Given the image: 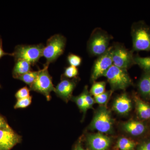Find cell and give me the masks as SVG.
Wrapping results in <instances>:
<instances>
[{
    "label": "cell",
    "instance_id": "obj_11",
    "mask_svg": "<svg viewBox=\"0 0 150 150\" xmlns=\"http://www.w3.org/2000/svg\"><path fill=\"white\" fill-rule=\"evenodd\" d=\"M76 85V81L69 79L63 76L61 81L55 87V93L60 98L68 101L72 97Z\"/></svg>",
    "mask_w": 150,
    "mask_h": 150
},
{
    "label": "cell",
    "instance_id": "obj_28",
    "mask_svg": "<svg viewBox=\"0 0 150 150\" xmlns=\"http://www.w3.org/2000/svg\"><path fill=\"white\" fill-rule=\"evenodd\" d=\"M110 95V91L105 92L104 93L94 96L95 102L98 104L103 105L105 104L109 98Z\"/></svg>",
    "mask_w": 150,
    "mask_h": 150
},
{
    "label": "cell",
    "instance_id": "obj_15",
    "mask_svg": "<svg viewBox=\"0 0 150 150\" xmlns=\"http://www.w3.org/2000/svg\"><path fill=\"white\" fill-rule=\"evenodd\" d=\"M14 66L12 70L13 77L17 78L22 75L32 71V65L27 61L24 60H18L15 61Z\"/></svg>",
    "mask_w": 150,
    "mask_h": 150
},
{
    "label": "cell",
    "instance_id": "obj_24",
    "mask_svg": "<svg viewBox=\"0 0 150 150\" xmlns=\"http://www.w3.org/2000/svg\"><path fill=\"white\" fill-rule=\"evenodd\" d=\"M72 99L81 111L84 113L86 111L87 109L86 106L83 94L82 93L77 96L74 97L72 98Z\"/></svg>",
    "mask_w": 150,
    "mask_h": 150
},
{
    "label": "cell",
    "instance_id": "obj_16",
    "mask_svg": "<svg viewBox=\"0 0 150 150\" xmlns=\"http://www.w3.org/2000/svg\"><path fill=\"white\" fill-rule=\"evenodd\" d=\"M136 109L140 118L144 120L150 119V105L140 99L137 96L135 97Z\"/></svg>",
    "mask_w": 150,
    "mask_h": 150
},
{
    "label": "cell",
    "instance_id": "obj_9",
    "mask_svg": "<svg viewBox=\"0 0 150 150\" xmlns=\"http://www.w3.org/2000/svg\"><path fill=\"white\" fill-rule=\"evenodd\" d=\"M112 61L114 66L126 69L134 64V56L132 52L120 45H117L112 48Z\"/></svg>",
    "mask_w": 150,
    "mask_h": 150
},
{
    "label": "cell",
    "instance_id": "obj_1",
    "mask_svg": "<svg viewBox=\"0 0 150 150\" xmlns=\"http://www.w3.org/2000/svg\"><path fill=\"white\" fill-rule=\"evenodd\" d=\"M133 49L134 51H150V26L144 22L134 23L131 29Z\"/></svg>",
    "mask_w": 150,
    "mask_h": 150
},
{
    "label": "cell",
    "instance_id": "obj_23",
    "mask_svg": "<svg viewBox=\"0 0 150 150\" xmlns=\"http://www.w3.org/2000/svg\"><path fill=\"white\" fill-rule=\"evenodd\" d=\"M32 97L29 96L26 98L17 100V102L14 106V109L24 108L28 107L32 102Z\"/></svg>",
    "mask_w": 150,
    "mask_h": 150
},
{
    "label": "cell",
    "instance_id": "obj_10",
    "mask_svg": "<svg viewBox=\"0 0 150 150\" xmlns=\"http://www.w3.org/2000/svg\"><path fill=\"white\" fill-rule=\"evenodd\" d=\"M21 141V136L14 131L9 125L0 129L1 150H11Z\"/></svg>",
    "mask_w": 150,
    "mask_h": 150
},
{
    "label": "cell",
    "instance_id": "obj_18",
    "mask_svg": "<svg viewBox=\"0 0 150 150\" xmlns=\"http://www.w3.org/2000/svg\"><path fill=\"white\" fill-rule=\"evenodd\" d=\"M134 64L138 65L145 72H150V56L142 57L139 55L134 56Z\"/></svg>",
    "mask_w": 150,
    "mask_h": 150
},
{
    "label": "cell",
    "instance_id": "obj_5",
    "mask_svg": "<svg viewBox=\"0 0 150 150\" xmlns=\"http://www.w3.org/2000/svg\"><path fill=\"white\" fill-rule=\"evenodd\" d=\"M113 90H124L132 83L127 70L112 65L104 75Z\"/></svg>",
    "mask_w": 150,
    "mask_h": 150
},
{
    "label": "cell",
    "instance_id": "obj_6",
    "mask_svg": "<svg viewBox=\"0 0 150 150\" xmlns=\"http://www.w3.org/2000/svg\"><path fill=\"white\" fill-rule=\"evenodd\" d=\"M112 118L110 112L105 107L100 108L90 124V129L101 133H110L112 129Z\"/></svg>",
    "mask_w": 150,
    "mask_h": 150
},
{
    "label": "cell",
    "instance_id": "obj_13",
    "mask_svg": "<svg viewBox=\"0 0 150 150\" xmlns=\"http://www.w3.org/2000/svg\"><path fill=\"white\" fill-rule=\"evenodd\" d=\"M131 99L126 94H123L118 97L113 104V109L119 114H126L131 110Z\"/></svg>",
    "mask_w": 150,
    "mask_h": 150
},
{
    "label": "cell",
    "instance_id": "obj_29",
    "mask_svg": "<svg viewBox=\"0 0 150 150\" xmlns=\"http://www.w3.org/2000/svg\"><path fill=\"white\" fill-rule=\"evenodd\" d=\"M7 55L11 56V54L6 53L5 51H4L3 47L2 39L0 35V59H1L4 56H7Z\"/></svg>",
    "mask_w": 150,
    "mask_h": 150
},
{
    "label": "cell",
    "instance_id": "obj_22",
    "mask_svg": "<svg viewBox=\"0 0 150 150\" xmlns=\"http://www.w3.org/2000/svg\"><path fill=\"white\" fill-rule=\"evenodd\" d=\"M67 61L70 66L77 67L80 66L82 59L80 56L78 55L70 54L67 56Z\"/></svg>",
    "mask_w": 150,
    "mask_h": 150
},
{
    "label": "cell",
    "instance_id": "obj_3",
    "mask_svg": "<svg viewBox=\"0 0 150 150\" xmlns=\"http://www.w3.org/2000/svg\"><path fill=\"white\" fill-rule=\"evenodd\" d=\"M44 45L42 43L37 45H18L15 47L11 56L15 61L24 60L34 66L42 56Z\"/></svg>",
    "mask_w": 150,
    "mask_h": 150
},
{
    "label": "cell",
    "instance_id": "obj_7",
    "mask_svg": "<svg viewBox=\"0 0 150 150\" xmlns=\"http://www.w3.org/2000/svg\"><path fill=\"white\" fill-rule=\"evenodd\" d=\"M110 37L105 33L98 31L91 35L88 44L89 52L92 55L99 56L109 48Z\"/></svg>",
    "mask_w": 150,
    "mask_h": 150
},
{
    "label": "cell",
    "instance_id": "obj_2",
    "mask_svg": "<svg viewBox=\"0 0 150 150\" xmlns=\"http://www.w3.org/2000/svg\"><path fill=\"white\" fill-rule=\"evenodd\" d=\"M67 39L64 35L55 34L51 36L46 42L43 48L42 56L46 59L44 65L49 66L51 63L56 62L64 54L66 47Z\"/></svg>",
    "mask_w": 150,
    "mask_h": 150
},
{
    "label": "cell",
    "instance_id": "obj_26",
    "mask_svg": "<svg viewBox=\"0 0 150 150\" xmlns=\"http://www.w3.org/2000/svg\"><path fill=\"white\" fill-rule=\"evenodd\" d=\"M30 89L27 86H24L19 89L15 95V96L17 100L26 98L29 96L30 93Z\"/></svg>",
    "mask_w": 150,
    "mask_h": 150
},
{
    "label": "cell",
    "instance_id": "obj_21",
    "mask_svg": "<svg viewBox=\"0 0 150 150\" xmlns=\"http://www.w3.org/2000/svg\"><path fill=\"white\" fill-rule=\"evenodd\" d=\"M106 83L104 81L98 82L93 84L90 90V93L94 96L101 94L105 92Z\"/></svg>",
    "mask_w": 150,
    "mask_h": 150
},
{
    "label": "cell",
    "instance_id": "obj_27",
    "mask_svg": "<svg viewBox=\"0 0 150 150\" xmlns=\"http://www.w3.org/2000/svg\"><path fill=\"white\" fill-rule=\"evenodd\" d=\"M82 93L83 94L87 109H88L92 108L94 103L95 100L88 91L87 88L86 87L84 88Z\"/></svg>",
    "mask_w": 150,
    "mask_h": 150
},
{
    "label": "cell",
    "instance_id": "obj_19",
    "mask_svg": "<svg viewBox=\"0 0 150 150\" xmlns=\"http://www.w3.org/2000/svg\"><path fill=\"white\" fill-rule=\"evenodd\" d=\"M136 144L133 141L126 138H121L117 142V147L119 150H133Z\"/></svg>",
    "mask_w": 150,
    "mask_h": 150
},
{
    "label": "cell",
    "instance_id": "obj_33",
    "mask_svg": "<svg viewBox=\"0 0 150 150\" xmlns=\"http://www.w3.org/2000/svg\"><path fill=\"white\" fill-rule=\"evenodd\" d=\"M1 88V84H0V88Z\"/></svg>",
    "mask_w": 150,
    "mask_h": 150
},
{
    "label": "cell",
    "instance_id": "obj_30",
    "mask_svg": "<svg viewBox=\"0 0 150 150\" xmlns=\"http://www.w3.org/2000/svg\"><path fill=\"white\" fill-rule=\"evenodd\" d=\"M138 150H150V142L142 144L138 148Z\"/></svg>",
    "mask_w": 150,
    "mask_h": 150
},
{
    "label": "cell",
    "instance_id": "obj_31",
    "mask_svg": "<svg viewBox=\"0 0 150 150\" xmlns=\"http://www.w3.org/2000/svg\"><path fill=\"white\" fill-rule=\"evenodd\" d=\"M8 125V123L6 121L5 118L0 115V129L6 127Z\"/></svg>",
    "mask_w": 150,
    "mask_h": 150
},
{
    "label": "cell",
    "instance_id": "obj_25",
    "mask_svg": "<svg viewBox=\"0 0 150 150\" xmlns=\"http://www.w3.org/2000/svg\"><path fill=\"white\" fill-rule=\"evenodd\" d=\"M79 74V71L77 67L70 66L65 68L64 76L67 78L76 77Z\"/></svg>",
    "mask_w": 150,
    "mask_h": 150
},
{
    "label": "cell",
    "instance_id": "obj_32",
    "mask_svg": "<svg viewBox=\"0 0 150 150\" xmlns=\"http://www.w3.org/2000/svg\"><path fill=\"white\" fill-rule=\"evenodd\" d=\"M73 150H87L85 149L81 144L80 142H79L76 145H75L74 148Z\"/></svg>",
    "mask_w": 150,
    "mask_h": 150
},
{
    "label": "cell",
    "instance_id": "obj_4",
    "mask_svg": "<svg viewBox=\"0 0 150 150\" xmlns=\"http://www.w3.org/2000/svg\"><path fill=\"white\" fill-rule=\"evenodd\" d=\"M48 67L44 65L43 69L40 70L35 81L29 87L30 90L42 94L48 101H50L51 92H55V87L52 82V77L48 72Z\"/></svg>",
    "mask_w": 150,
    "mask_h": 150
},
{
    "label": "cell",
    "instance_id": "obj_8",
    "mask_svg": "<svg viewBox=\"0 0 150 150\" xmlns=\"http://www.w3.org/2000/svg\"><path fill=\"white\" fill-rule=\"evenodd\" d=\"M113 47H109L104 54L98 56L94 64L91 74V79L95 81L102 76L112 65V51Z\"/></svg>",
    "mask_w": 150,
    "mask_h": 150
},
{
    "label": "cell",
    "instance_id": "obj_12",
    "mask_svg": "<svg viewBox=\"0 0 150 150\" xmlns=\"http://www.w3.org/2000/svg\"><path fill=\"white\" fill-rule=\"evenodd\" d=\"M86 142L90 150H107L111 144L110 138L101 133L88 135Z\"/></svg>",
    "mask_w": 150,
    "mask_h": 150
},
{
    "label": "cell",
    "instance_id": "obj_20",
    "mask_svg": "<svg viewBox=\"0 0 150 150\" xmlns=\"http://www.w3.org/2000/svg\"><path fill=\"white\" fill-rule=\"evenodd\" d=\"M39 71L40 70L37 71H30L29 72L19 77L17 79L22 81L30 87L35 81Z\"/></svg>",
    "mask_w": 150,
    "mask_h": 150
},
{
    "label": "cell",
    "instance_id": "obj_17",
    "mask_svg": "<svg viewBox=\"0 0 150 150\" xmlns=\"http://www.w3.org/2000/svg\"><path fill=\"white\" fill-rule=\"evenodd\" d=\"M138 88L140 93L147 98H150V72H145L140 79Z\"/></svg>",
    "mask_w": 150,
    "mask_h": 150
},
{
    "label": "cell",
    "instance_id": "obj_34",
    "mask_svg": "<svg viewBox=\"0 0 150 150\" xmlns=\"http://www.w3.org/2000/svg\"><path fill=\"white\" fill-rule=\"evenodd\" d=\"M0 150H1V149H0Z\"/></svg>",
    "mask_w": 150,
    "mask_h": 150
},
{
    "label": "cell",
    "instance_id": "obj_14",
    "mask_svg": "<svg viewBox=\"0 0 150 150\" xmlns=\"http://www.w3.org/2000/svg\"><path fill=\"white\" fill-rule=\"evenodd\" d=\"M123 130L133 136L142 135L146 131V126L140 121L132 120L126 122L123 125Z\"/></svg>",
    "mask_w": 150,
    "mask_h": 150
}]
</instances>
